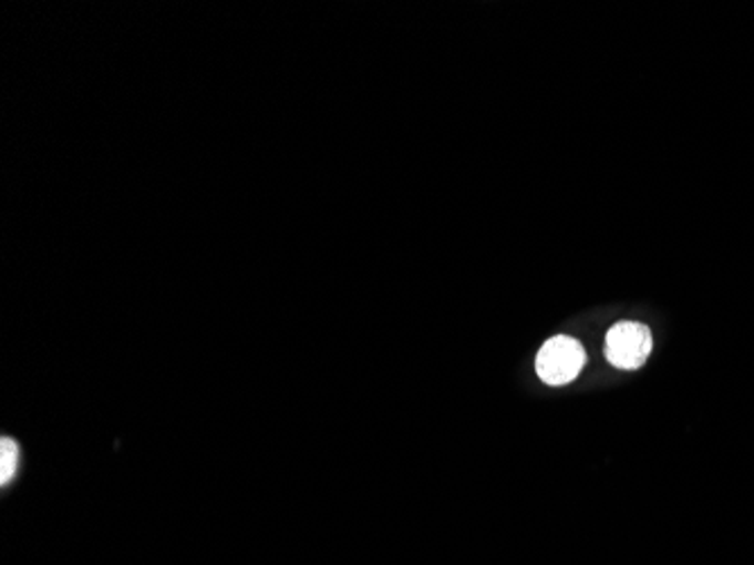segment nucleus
Listing matches in <instances>:
<instances>
[{"label": "nucleus", "instance_id": "obj_1", "mask_svg": "<svg viewBox=\"0 0 754 565\" xmlns=\"http://www.w3.org/2000/svg\"><path fill=\"white\" fill-rule=\"evenodd\" d=\"M586 367V349L578 339L569 335H556L547 339L545 347L538 351L536 371L538 376L551 384L560 387L578 378Z\"/></svg>", "mask_w": 754, "mask_h": 565}, {"label": "nucleus", "instance_id": "obj_2", "mask_svg": "<svg viewBox=\"0 0 754 565\" xmlns=\"http://www.w3.org/2000/svg\"><path fill=\"white\" fill-rule=\"evenodd\" d=\"M653 349L651 330L637 321H619L606 335V358L623 371L640 369Z\"/></svg>", "mask_w": 754, "mask_h": 565}, {"label": "nucleus", "instance_id": "obj_3", "mask_svg": "<svg viewBox=\"0 0 754 565\" xmlns=\"http://www.w3.org/2000/svg\"><path fill=\"white\" fill-rule=\"evenodd\" d=\"M0 458H3V464H0V484L8 486L17 473L19 466V445L17 441H12L10 436L3 439L0 443Z\"/></svg>", "mask_w": 754, "mask_h": 565}]
</instances>
